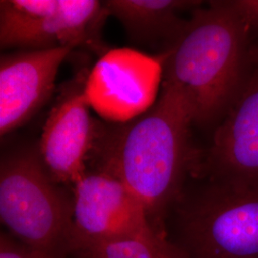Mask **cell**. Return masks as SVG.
I'll use <instances>...</instances> for the list:
<instances>
[{
  "label": "cell",
  "instance_id": "obj_1",
  "mask_svg": "<svg viewBox=\"0 0 258 258\" xmlns=\"http://www.w3.org/2000/svg\"><path fill=\"white\" fill-rule=\"evenodd\" d=\"M190 111L183 97L162 83L156 103L120 127H97L96 169L117 178L135 194L152 223L165 220L192 178L201 151L194 148Z\"/></svg>",
  "mask_w": 258,
  "mask_h": 258
},
{
  "label": "cell",
  "instance_id": "obj_2",
  "mask_svg": "<svg viewBox=\"0 0 258 258\" xmlns=\"http://www.w3.org/2000/svg\"><path fill=\"white\" fill-rule=\"evenodd\" d=\"M249 36L231 0L211 1L191 12L161 55L163 83L183 97L194 125L216 127L236 101L248 73Z\"/></svg>",
  "mask_w": 258,
  "mask_h": 258
},
{
  "label": "cell",
  "instance_id": "obj_3",
  "mask_svg": "<svg viewBox=\"0 0 258 258\" xmlns=\"http://www.w3.org/2000/svg\"><path fill=\"white\" fill-rule=\"evenodd\" d=\"M0 218L21 244L50 257H69L72 197L52 180L37 150H17L2 157Z\"/></svg>",
  "mask_w": 258,
  "mask_h": 258
},
{
  "label": "cell",
  "instance_id": "obj_4",
  "mask_svg": "<svg viewBox=\"0 0 258 258\" xmlns=\"http://www.w3.org/2000/svg\"><path fill=\"white\" fill-rule=\"evenodd\" d=\"M171 211L186 258H258V190L200 180Z\"/></svg>",
  "mask_w": 258,
  "mask_h": 258
},
{
  "label": "cell",
  "instance_id": "obj_5",
  "mask_svg": "<svg viewBox=\"0 0 258 258\" xmlns=\"http://www.w3.org/2000/svg\"><path fill=\"white\" fill-rule=\"evenodd\" d=\"M107 17L95 0H1L0 45L74 49L93 42Z\"/></svg>",
  "mask_w": 258,
  "mask_h": 258
},
{
  "label": "cell",
  "instance_id": "obj_6",
  "mask_svg": "<svg viewBox=\"0 0 258 258\" xmlns=\"http://www.w3.org/2000/svg\"><path fill=\"white\" fill-rule=\"evenodd\" d=\"M194 179L258 190V42H251L249 68L236 101L201 151Z\"/></svg>",
  "mask_w": 258,
  "mask_h": 258
},
{
  "label": "cell",
  "instance_id": "obj_7",
  "mask_svg": "<svg viewBox=\"0 0 258 258\" xmlns=\"http://www.w3.org/2000/svg\"><path fill=\"white\" fill-rule=\"evenodd\" d=\"M69 254L90 245L147 235L158 229L138 197L101 170L86 171L73 184Z\"/></svg>",
  "mask_w": 258,
  "mask_h": 258
},
{
  "label": "cell",
  "instance_id": "obj_8",
  "mask_svg": "<svg viewBox=\"0 0 258 258\" xmlns=\"http://www.w3.org/2000/svg\"><path fill=\"white\" fill-rule=\"evenodd\" d=\"M162 80L161 55H148L131 48L111 49L88 72L84 96L90 108L104 120L122 124L156 103Z\"/></svg>",
  "mask_w": 258,
  "mask_h": 258
},
{
  "label": "cell",
  "instance_id": "obj_9",
  "mask_svg": "<svg viewBox=\"0 0 258 258\" xmlns=\"http://www.w3.org/2000/svg\"><path fill=\"white\" fill-rule=\"evenodd\" d=\"M88 73H81L62 87L50 111L38 144V156L52 180L76 184L85 172L92 153L97 127L84 96Z\"/></svg>",
  "mask_w": 258,
  "mask_h": 258
},
{
  "label": "cell",
  "instance_id": "obj_10",
  "mask_svg": "<svg viewBox=\"0 0 258 258\" xmlns=\"http://www.w3.org/2000/svg\"><path fill=\"white\" fill-rule=\"evenodd\" d=\"M73 48L32 49L0 58L1 136L27 122L48 101L59 67Z\"/></svg>",
  "mask_w": 258,
  "mask_h": 258
},
{
  "label": "cell",
  "instance_id": "obj_11",
  "mask_svg": "<svg viewBox=\"0 0 258 258\" xmlns=\"http://www.w3.org/2000/svg\"><path fill=\"white\" fill-rule=\"evenodd\" d=\"M108 16L118 19L129 37L139 43L171 44L187 19L181 17L202 4L191 0H108L102 2Z\"/></svg>",
  "mask_w": 258,
  "mask_h": 258
},
{
  "label": "cell",
  "instance_id": "obj_12",
  "mask_svg": "<svg viewBox=\"0 0 258 258\" xmlns=\"http://www.w3.org/2000/svg\"><path fill=\"white\" fill-rule=\"evenodd\" d=\"M72 258H186L165 231L90 245L72 251Z\"/></svg>",
  "mask_w": 258,
  "mask_h": 258
},
{
  "label": "cell",
  "instance_id": "obj_13",
  "mask_svg": "<svg viewBox=\"0 0 258 258\" xmlns=\"http://www.w3.org/2000/svg\"><path fill=\"white\" fill-rule=\"evenodd\" d=\"M0 258H52L45 253L31 249L8 234H1Z\"/></svg>",
  "mask_w": 258,
  "mask_h": 258
},
{
  "label": "cell",
  "instance_id": "obj_14",
  "mask_svg": "<svg viewBox=\"0 0 258 258\" xmlns=\"http://www.w3.org/2000/svg\"><path fill=\"white\" fill-rule=\"evenodd\" d=\"M231 3L250 33L258 31V0H231Z\"/></svg>",
  "mask_w": 258,
  "mask_h": 258
}]
</instances>
